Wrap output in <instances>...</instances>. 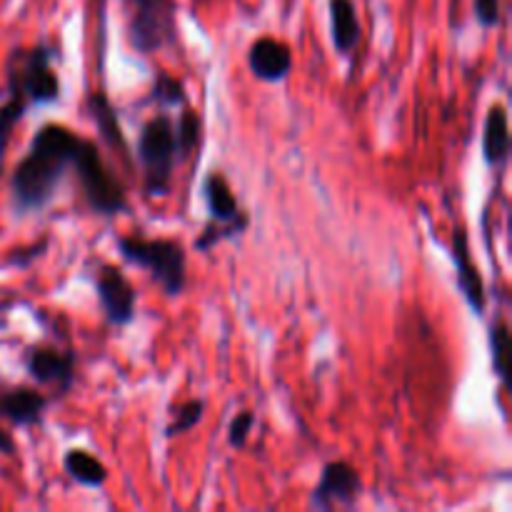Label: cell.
I'll list each match as a JSON object with an SVG mask.
<instances>
[{"mask_svg": "<svg viewBox=\"0 0 512 512\" xmlns=\"http://www.w3.org/2000/svg\"><path fill=\"white\" fill-rule=\"evenodd\" d=\"M83 135L60 123L40 125L10 178V200L18 215L40 213L58 193L78 158Z\"/></svg>", "mask_w": 512, "mask_h": 512, "instance_id": "6da1fadb", "label": "cell"}, {"mask_svg": "<svg viewBox=\"0 0 512 512\" xmlns=\"http://www.w3.org/2000/svg\"><path fill=\"white\" fill-rule=\"evenodd\" d=\"M55 50L38 43L15 48L5 63V90L0 100V160L5 158L15 125L30 108L53 105L60 100V78L53 68Z\"/></svg>", "mask_w": 512, "mask_h": 512, "instance_id": "7a4b0ae2", "label": "cell"}, {"mask_svg": "<svg viewBox=\"0 0 512 512\" xmlns=\"http://www.w3.org/2000/svg\"><path fill=\"white\" fill-rule=\"evenodd\" d=\"M120 258L133 268L145 270L168 298H178L188 285V253L175 238H140L120 235L115 240Z\"/></svg>", "mask_w": 512, "mask_h": 512, "instance_id": "3957f363", "label": "cell"}, {"mask_svg": "<svg viewBox=\"0 0 512 512\" xmlns=\"http://www.w3.org/2000/svg\"><path fill=\"white\" fill-rule=\"evenodd\" d=\"M138 163L143 170V190L150 198H165L173 185V170L178 163L175 125L168 115H155L140 128Z\"/></svg>", "mask_w": 512, "mask_h": 512, "instance_id": "277c9868", "label": "cell"}, {"mask_svg": "<svg viewBox=\"0 0 512 512\" xmlns=\"http://www.w3.org/2000/svg\"><path fill=\"white\" fill-rule=\"evenodd\" d=\"M73 170L75 175H78L85 203H88V208L93 210L95 215L113 218V215L128 213L130 203L128 195H125V185L120 183L118 175L105 165L103 155H100L98 145H95L93 140L83 138Z\"/></svg>", "mask_w": 512, "mask_h": 512, "instance_id": "5b68a950", "label": "cell"}, {"mask_svg": "<svg viewBox=\"0 0 512 512\" xmlns=\"http://www.w3.org/2000/svg\"><path fill=\"white\" fill-rule=\"evenodd\" d=\"M203 198L205 205H208L210 223L205 225L203 233L195 240L198 253L213 250L223 240L238 238L250 225V215L240 208L233 188H230V183L220 173H210L203 180Z\"/></svg>", "mask_w": 512, "mask_h": 512, "instance_id": "8992f818", "label": "cell"}, {"mask_svg": "<svg viewBox=\"0 0 512 512\" xmlns=\"http://www.w3.org/2000/svg\"><path fill=\"white\" fill-rule=\"evenodd\" d=\"M128 13L130 45L140 55H153L175 43L173 0H123Z\"/></svg>", "mask_w": 512, "mask_h": 512, "instance_id": "52a82bcc", "label": "cell"}, {"mask_svg": "<svg viewBox=\"0 0 512 512\" xmlns=\"http://www.w3.org/2000/svg\"><path fill=\"white\" fill-rule=\"evenodd\" d=\"M363 495V478L345 460H330L323 465L318 485L310 493V508L328 512L338 508H355Z\"/></svg>", "mask_w": 512, "mask_h": 512, "instance_id": "ba28073f", "label": "cell"}, {"mask_svg": "<svg viewBox=\"0 0 512 512\" xmlns=\"http://www.w3.org/2000/svg\"><path fill=\"white\" fill-rule=\"evenodd\" d=\"M95 295H98L100 310L110 328H128L135 320V308H138V293L133 283L125 278V273L115 265H98L95 273Z\"/></svg>", "mask_w": 512, "mask_h": 512, "instance_id": "9c48e42d", "label": "cell"}, {"mask_svg": "<svg viewBox=\"0 0 512 512\" xmlns=\"http://www.w3.org/2000/svg\"><path fill=\"white\" fill-rule=\"evenodd\" d=\"M25 370L30 378L43 388L55 390L58 395L70 393L78 373V355L75 350H58L55 345H33L23 355Z\"/></svg>", "mask_w": 512, "mask_h": 512, "instance_id": "30bf717a", "label": "cell"}, {"mask_svg": "<svg viewBox=\"0 0 512 512\" xmlns=\"http://www.w3.org/2000/svg\"><path fill=\"white\" fill-rule=\"evenodd\" d=\"M453 263L455 280H458V288L463 293L465 303L473 308L475 315H483L485 308H488V295H485L483 275H480L473 253H470L468 233L463 228H458V233L453 235Z\"/></svg>", "mask_w": 512, "mask_h": 512, "instance_id": "8fae6325", "label": "cell"}, {"mask_svg": "<svg viewBox=\"0 0 512 512\" xmlns=\"http://www.w3.org/2000/svg\"><path fill=\"white\" fill-rule=\"evenodd\" d=\"M248 68L263 83H280L293 70V53L288 45L278 38H263L255 40L248 50Z\"/></svg>", "mask_w": 512, "mask_h": 512, "instance_id": "7c38bea8", "label": "cell"}, {"mask_svg": "<svg viewBox=\"0 0 512 512\" xmlns=\"http://www.w3.org/2000/svg\"><path fill=\"white\" fill-rule=\"evenodd\" d=\"M50 398L40 393L38 388H18L0 390V418L8 420L13 428H30L43 420L45 410H48Z\"/></svg>", "mask_w": 512, "mask_h": 512, "instance_id": "4fadbf2b", "label": "cell"}, {"mask_svg": "<svg viewBox=\"0 0 512 512\" xmlns=\"http://www.w3.org/2000/svg\"><path fill=\"white\" fill-rule=\"evenodd\" d=\"M88 113L90 120L95 123V128H98L100 138L108 143V148H113V153L128 158L130 148L128 140H125L123 135V128H120L118 110H115V105L110 103V98L103 90H95V93L88 95Z\"/></svg>", "mask_w": 512, "mask_h": 512, "instance_id": "5bb4252c", "label": "cell"}, {"mask_svg": "<svg viewBox=\"0 0 512 512\" xmlns=\"http://www.w3.org/2000/svg\"><path fill=\"white\" fill-rule=\"evenodd\" d=\"M330 38L340 55H350L360 45L363 28L353 0H330Z\"/></svg>", "mask_w": 512, "mask_h": 512, "instance_id": "9a60e30c", "label": "cell"}, {"mask_svg": "<svg viewBox=\"0 0 512 512\" xmlns=\"http://www.w3.org/2000/svg\"><path fill=\"white\" fill-rule=\"evenodd\" d=\"M510 155V128L508 113L503 105H490L483 125V158L485 163L500 168Z\"/></svg>", "mask_w": 512, "mask_h": 512, "instance_id": "2e32d148", "label": "cell"}, {"mask_svg": "<svg viewBox=\"0 0 512 512\" xmlns=\"http://www.w3.org/2000/svg\"><path fill=\"white\" fill-rule=\"evenodd\" d=\"M63 470L73 483L80 485V488L98 490L108 483V468L103 465V460L83 448L65 450Z\"/></svg>", "mask_w": 512, "mask_h": 512, "instance_id": "e0dca14e", "label": "cell"}, {"mask_svg": "<svg viewBox=\"0 0 512 512\" xmlns=\"http://www.w3.org/2000/svg\"><path fill=\"white\" fill-rule=\"evenodd\" d=\"M175 148H178V163L180 160H188L195 153V148L200 145L203 138V120L195 113L193 108L185 105L180 118L175 120Z\"/></svg>", "mask_w": 512, "mask_h": 512, "instance_id": "ac0fdd59", "label": "cell"}, {"mask_svg": "<svg viewBox=\"0 0 512 512\" xmlns=\"http://www.w3.org/2000/svg\"><path fill=\"white\" fill-rule=\"evenodd\" d=\"M205 415V400L203 398H190L183 405L173 410V420L165 425V438H178V435L190 433L193 428H198L200 420Z\"/></svg>", "mask_w": 512, "mask_h": 512, "instance_id": "d6986e66", "label": "cell"}, {"mask_svg": "<svg viewBox=\"0 0 512 512\" xmlns=\"http://www.w3.org/2000/svg\"><path fill=\"white\" fill-rule=\"evenodd\" d=\"M185 85L183 80L175 78V75L163 73L160 70L153 80V88H150V100L160 105V108H178V105H185Z\"/></svg>", "mask_w": 512, "mask_h": 512, "instance_id": "ffe728a7", "label": "cell"}, {"mask_svg": "<svg viewBox=\"0 0 512 512\" xmlns=\"http://www.w3.org/2000/svg\"><path fill=\"white\" fill-rule=\"evenodd\" d=\"M490 358H493V373L500 380H508V358H510V328L505 320L490 328Z\"/></svg>", "mask_w": 512, "mask_h": 512, "instance_id": "44dd1931", "label": "cell"}, {"mask_svg": "<svg viewBox=\"0 0 512 512\" xmlns=\"http://www.w3.org/2000/svg\"><path fill=\"white\" fill-rule=\"evenodd\" d=\"M253 425H255V413L253 410H243L240 415H235L233 423L228 428V443L233 445L235 450H243L248 445L250 433H253Z\"/></svg>", "mask_w": 512, "mask_h": 512, "instance_id": "7402d4cb", "label": "cell"}, {"mask_svg": "<svg viewBox=\"0 0 512 512\" xmlns=\"http://www.w3.org/2000/svg\"><path fill=\"white\" fill-rule=\"evenodd\" d=\"M473 3L480 28L490 30L500 23V0H473Z\"/></svg>", "mask_w": 512, "mask_h": 512, "instance_id": "603a6c76", "label": "cell"}, {"mask_svg": "<svg viewBox=\"0 0 512 512\" xmlns=\"http://www.w3.org/2000/svg\"><path fill=\"white\" fill-rule=\"evenodd\" d=\"M0 453H5V455L15 453V443H13V438H10L8 433H3V430H0Z\"/></svg>", "mask_w": 512, "mask_h": 512, "instance_id": "cb8c5ba5", "label": "cell"}]
</instances>
